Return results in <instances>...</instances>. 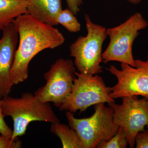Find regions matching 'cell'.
I'll use <instances>...</instances> for the list:
<instances>
[{
	"mask_svg": "<svg viewBox=\"0 0 148 148\" xmlns=\"http://www.w3.org/2000/svg\"><path fill=\"white\" fill-rule=\"evenodd\" d=\"M12 23L19 37L10 72L11 84L13 86L28 78L29 64L37 54L45 49L59 47L65 39L58 29L28 13L18 16Z\"/></svg>",
	"mask_w": 148,
	"mask_h": 148,
	"instance_id": "6da1fadb",
	"label": "cell"
},
{
	"mask_svg": "<svg viewBox=\"0 0 148 148\" xmlns=\"http://www.w3.org/2000/svg\"><path fill=\"white\" fill-rule=\"evenodd\" d=\"M1 102L4 116H11L13 120L12 140L24 135L32 121L60 122L49 103H42L30 92L23 93L20 98L8 96L1 99Z\"/></svg>",
	"mask_w": 148,
	"mask_h": 148,
	"instance_id": "7a4b0ae2",
	"label": "cell"
},
{
	"mask_svg": "<svg viewBox=\"0 0 148 148\" xmlns=\"http://www.w3.org/2000/svg\"><path fill=\"white\" fill-rule=\"evenodd\" d=\"M91 116L83 119L75 117L73 113L66 111L69 126L74 130L82 144L83 148H97L115 135L119 126L114 121L113 109L105 103L94 105Z\"/></svg>",
	"mask_w": 148,
	"mask_h": 148,
	"instance_id": "3957f363",
	"label": "cell"
},
{
	"mask_svg": "<svg viewBox=\"0 0 148 148\" xmlns=\"http://www.w3.org/2000/svg\"><path fill=\"white\" fill-rule=\"evenodd\" d=\"M87 34L80 36L70 45V55L75 58V66L79 72L90 75L103 73L101 64L102 47L108 37L105 27L91 21L90 16L84 14Z\"/></svg>",
	"mask_w": 148,
	"mask_h": 148,
	"instance_id": "277c9868",
	"label": "cell"
},
{
	"mask_svg": "<svg viewBox=\"0 0 148 148\" xmlns=\"http://www.w3.org/2000/svg\"><path fill=\"white\" fill-rule=\"evenodd\" d=\"M148 22L142 13L136 12L119 26L107 29L110 41L106 50L102 53L105 64L110 61H118L135 66L132 54V46L140 31L146 29Z\"/></svg>",
	"mask_w": 148,
	"mask_h": 148,
	"instance_id": "5b68a950",
	"label": "cell"
},
{
	"mask_svg": "<svg viewBox=\"0 0 148 148\" xmlns=\"http://www.w3.org/2000/svg\"><path fill=\"white\" fill-rule=\"evenodd\" d=\"M71 94L58 107L60 111L80 113L92 106L99 103L115 102L110 96L111 87L106 85L102 77L75 72Z\"/></svg>",
	"mask_w": 148,
	"mask_h": 148,
	"instance_id": "8992f818",
	"label": "cell"
},
{
	"mask_svg": "<svg viewBox=\"0 0 148 148\" xmlns=\"http://www.w3.org/2000/svg\"><path fill=\"white\" fill-rule=\"evenodd\" d=\"M75 67L71 60L60 58L44 75L46 84L35 91L42 103L52 102L58 108L71 92Z\"/></svg>",
	"mask_w": 148,
	"mask_h": 148,
	"instance_id": "52a82bcc",
	"label": "cell"
},
{
	"mask_svg": "<svg viewBox=\"0 0 148 148\" xmlns=\"http://www.w3.org/2000/svg\"><path fill=\"white\" fill-rule=\"evenodd\" d=\"M108 106L113 109L115 123L123 128L130 147L134 148L137 134L148 127V98L126 96L122 98L121 105L113 102Z\"/></svg>",
	"mask_w": 148,
	"mask_h": 148,
	"instance_id": "ba28073f",
	"label": "cell"
},
{
	"mask_svg": "<svg viewBox=\"0 0 148 148\" xmlns=\"http://www.w3.org/2000/svg\"><path fill=\"white\" fill-rule=\"evenodd\" d=\"M135 67L121 63V69L110 65L106 70L116 77L117 82L111 87L113 99L134 95L148 97V55L147 60H135Z\"/></svg>",
	"mask_w": 148,
	"mask_h": 148,
	"instance_id": "9c48e42d",
	"label": "cell"
},
{
	"mask_svg": "<svg viewBox=\"0 0 148 148\" xmlns=\"http://www.w3.org/2000/svg\"><path fill=\"white\" fill-rule=\"evenodd\" d=\"M0 41V99L8 96L12 86L10 72L18 42V35L13 23L3 30Z\"/></svg>",
	"mask_w": 148,
	"mask_h": 148,
	"instance_id": "30bf717a",
	"label": "cell"
},
{
	"mask_svg": "<svg viewBox=\"0 0 148 148\" xmlns=\"http://www.w3.org/2000/svg\"><path fill=\"white\" fill-rule=\"evenodd\" d=\"M27 13L51 26L58 25L57 18L62 10L61 0H27Z\"/></svg>",
	"mask_w": 148,
	"mask_h": 148,
	"instance_id": "8fae6325",
	"label": "cell"
},
{
	"mask_svg": "<svg viewBox=\"0 0 148 148\" xmlns=\"http://www.w3.org/2000/svg\"><path fill=\"white\" fill-rule=\"evenodd\" d=\"M27 0H0V30L18 16L27 13Z\"/></svg>",
	"mask_w": 148,
	"mask_h": 148,
	"instance_id": "7c38bea8",
	"label": "cell"
},
{
	"mask_svg": "<svg viewBox=\"0 0 148 148\" xmlns=\"http://www.w3.org/2000/svg\"><path fill=\"white\" fill-rule=\"evenodd\" d=\"M50 131L60 138L63 148H83L79 136L70 126L60 122L52 123Z\"/></svg>",
	"mask_w": 148,
	"mask_h": 148,
	"instance_id": "4fadbf2b",
	"label": "cell"
},
{
	"mask_svg": "<svg viewBox=\"0 0 148 148\" xmlns=\"http://www.w3.org/2000/svg\"><path fill=\"white\" fill-rule=\"evenodd\" d=\"M57 22L71 33H76L81 29L80 24L74 13L69 8L62 10L58 15Z\"/></svg>",
	"mask_w": 148,
	"mask_h": 148,
	"instance_id": "5bb4252c",
	"label": "cell"
},
{
	"mask_svg": "<svg viewBox=\"0 0 148 148\" xmlns=\"http://www.w3.org/2000/svg\"><path fill=\"white\" fill-rule=\"evenodd\" d=\"M126 134L124 129L119 127L117 132L110 140L101 144L98 148H126L128 145Z\"/></svg>",
	"mask_w": 148,
	"mask_h": 148,
	"instance_id": "9a60e30c",
	"label": "cell"
},
{
	"mask_svg": "<svg viewBox=\"0 0 148 148\" xmlns=\"http://www.w3.org/2000/svg\"><path fill=\"white\" fill-rule=\"evenodd\" d=\"M2 110L1 99H0V134L1 135L11 139L13 130L9 127L4 120Z\"/></svg>",
	"mask_w": 148,
	"mask_h": 148,
	"instance_id": "2e32d148",
	"label": "cell"
},
{
	"mask_svg": "<svg viewBox=\"0 0 148 148\" xmlns=\"http://www.w3.org/2000/svg\"><path fill=\"white\" fill-rule=\"evenodd\" d=\"M22 147V143L18 138L12 140L1 135L0 136V148H20Z\"/></svg>",
	"mask_w": 148,
	"mask_h": 148,
	"instance_id": "e0dca14e",
	"label": "cell"
},
{
	"mask_svg": "<svg viewBox=\"0 0 148 148\" xmlns=\"http://www.w3.org/2000/svg\"><path fill=\"white\" fill-rule=\"evenodd\" d=\"M135 145L137 148H148V127L137 134Z\"/></svg>",
	"mask_w": 148,
	"mask_h": 148,
	"instance_id": "ac0fdd59",
	"label": "cell"
},
{
	"mask_svg": "<svg viewBox=\"0 0 148 148\" xmlns=\"http://www.w3.org/2000/svg\"><path fill=\"white\" fill-rule=\"evenodd\" d=\"M68 8L75 15H77L80 10V7L83 3V0H66Z\"/></svg>",
	"mask_w": 148,
	"mask_h": 148,
	"instance_id": "d6986e66",
	"label": "cell"
},
{
	"mask_svg": "<svg viewBox=\"0 0 148 148\" xmlns=\"http://www.w3.org/2000/svg\"><path fill=\"white\" fill-rule=\"evenodd\" d=\"M126 1L132 4L137 5L140 3L143 0H126Z\"/></svg>",
	"mask_w": 148,
	"mask_h": 148,
	"instance_id": "ffe728a7",
	"label": "cell"
},
{
	"mask_svg": "<svg viewBox=\"0 0 148 148\" xmlns=\"http://www.w3.org/2000/svg\"><path fill=\"white\" fill-rule=\"evenodd\" d=\"M0 41H1V39H0Z\"/></svg>",
	"mask_w": 148,
	"mask_h": 148,
	"instance_id": "44dd1931",
	"label": "cell"
},
{
	"mask_svg": "<svg viewBox=\"0 0 148 148\" xmlns=\"http://www.w3.org/2000/svg\"></svg>",
	"mask_w": 148,
	"mask_h": 148,
	"instance_id": "7402d4cb",
	"label": "cell"
}]
</instances>
